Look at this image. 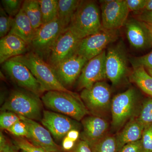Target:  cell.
<instances>
[{"label": "cell", "instance_id": "cell-4", "mask_svg": "<svg viewBox=\"0 0 152 152\" xmlns=\"http://www.w3.org/2000/svg\"><path fill=\"white\" fill-rule=\"evenodd\" d=\"M42 101L32 93L14 91L3 104L1 111H10L18 115L34 120L40 119L42 113Z\"/></svg>", "mask_w": 152, "mask_h": 152}, {"label": "cell", "instance_id": "cell-25", "mask_svg": "<svg viewBox=\"0 0 152 152\" xmlns=\"http://www.w3.org/2000/svg\"><path fill=\"white\" fill-rule=\"evenodd\" d=\"M42 13L43 24L55 20L58 15V1L39 0Z\"/></svg>", "mask_w": 152, "mask_h": 152}, {"label": "cell", "instance_id": "cell-8", "mask_svg": "<svg viewBox=\"0 0 152 152\" xmlns=\"http://www.w3.org/2000/svg\"><path fill=\"white\" fill-rule=\"evenodd\" d=\"M128 58L122 42L110 47L106 53L107 78L114 86L119 84L127 73Z\"/></svg>", "mask_w": 152, "mask_h": 152}, {"label": "cell", "instance_id": "cell-32", "mask_svg": "<svg viewBox=\"0 0 152 152\" xmlns=\"http://www.w3.org/2000/svg\"><path fill=\"white\" fill-rule=\"evenodd\" d=\"M14 143L18 148L27 152H48L33 145L26 139L22 137L16 138L14 141Z\"/></svg>", "mask_w": 152, "mask_h": 152}, {"label": "cell", "instance_id": "cell-33", "mask_svg": "<svg viewBox=\"0 0 152 152\" xmlns=\"http://www.w3.org/2000/svg\"><path fill=\"white\" fill-rule=\"evenodd\" d=\"M7 131L16 137H25L26 139H28L29 137V132L27 126L21 120L17 122Z\"/></svg>", "mask_w": 152, "mask_h": 152}, {"label": "cell", "instance_id": "cell-17", "mask_svg": "<svg viewBox=\"0 0 152 152\" xmlns=\"http://www.w3.org/2000/svg\"><path fill=\"white\" fill-rule=\"evenodd\" d=\"M126 33L130 44L136 49H144L152 45V37L145 23L137 19L126 23Z\"/></svg>", "mask_w": 152, "mask_h": 152}, {"label": "cell", "instance_id": "cell-22", "mask_svg": "<svg viewBox=\"0 0 152 152\" xmlns=\"http://www.w3.org/2000/svg\"><path fill=\"white\" fill-rule=\"evenodd\" d=\"M80 2L79 0H59L58 18L66 29L69 27Z\"/></svg>", "mask_w": 152, "mask_h": 152}, {"label": "cell", "instance_id": "cell-18", "mask_svg": "<svg viewBox=\"0 0 152 152\" xmlns=\"http://www.w3.org/2000/svg\"><path fill=\"white\" fill-rule=\"evenodd\" d=\"M82 124L83 128L82 139L91 148L103 138L108 129V124L105 120L97 116L85 118Z\"/></svg>", "mask_w": 152, "mask_h": 152}, {"label": "cell", "instance_id": "cell-20", "mask_svg": "<svg viewBox=\"0 0 152 152\" xmlns=\"http://www.w3.org/2000/svg\"><path fill=\"white\" fill-rule=\"evenodd\" d=\"M36 31L21 9L14 18L12 26L9 34L18 36L30 45L34 37Z\"/></svg>", "mask_w": 152, "mask_h": 152}, {"label": "cell", "instance_id": "cell-42", "mask_svg": "<svg viewBox=\"0 0 152 152\" xmlns=\"http://www.w3.org/2000/svg\"><path fill=\"white\" fill-rule=\"evenodd\" d=\"M7 141H6L5 137L3 134V133L1 132L0 133V150L2 149L7 145Z\"/></svg>", "mask_w": 152, "mask_h": 152}, {"label": "cell", "instance_id": "cell-44", "mask_svg": "<svg viewBox=\"0 0 152 152\" xmlns=\"http://www.w3.org/2000/svg\"><path fill=\"white\" fill-rule=\"evenodd\" d=\"M145 23L146 26L147 28L148 29L149 31L150 34L152 37V24H151Z\"/></svg>", "mask_w": 152, "mask_h": 152}, {"label": "cell", "instance_id": "cell-40", "mask_svg": "<svg viewBox=\"0 0 152 152\" xmlns=\"http://www.w3.org/2000/svg\"><path fill=\"white\" fill-rule=\"evenodd\" d=\"M79 135L80 134L77 130L73 129L69 132L66 136L75 142L78 139Z\"/></svg>", "mask_w": 152, "mask_h": 152}, {"label": "cell", "instance_id": "cell-37", "mask_svg": "<svg viewBox=\"0 0 152 152\" xmlns=\"http://www.w3.org/2000/svg\"><path fill=\"white\" fill-rule=\"evenodd\" d=\"M66 152H93V151L90 145L82 140L75 145L70 151Z\"/></svg>", "mask_w": 152, "mask_h": 152}, {"label": "cell", "instance_id": "cell-27", "mask_svg": "<svg viewBox=\"0 0 152 152\" xmlns=\"http://www.w3.org/2000/svg\"><path fill=\"white\" fill-rule=\"evenodd\" d=\"M137 119L144 128L152 125V99H148L144 102Z\"/></svg>", "mask_w": 152, "mask_h": 152}, {"label": "cell", "instance_id": "cell-5", "mask_svg": "<svg viewBox=\"0 0 152 152\" xmlns=\"http://www.w3.org/2000/svg\"><path fill=\"white\" fill-rule=\"evenodd\" d=\"M80 97L89 112L94 116L100 117L111 107V91L109 85L103 81L82 90Z\"/></svg>", "mask_w": 152, "mask_h": 152}, {"label": "cell", "instance_id": "cell-2", "mask_svg": "<svg viewBox=\"0 0 152 152\" xmlns=\"http://www.w3.org/2000/svg\"><path fill=\"white\" fill-rule=\"evenodd\" d=\"M101 12L93 1H81L67 28L80 39L99 31L102 28Z\"/></svg>", "mask_w": 152, "mask_h": 152}, {"label": "cell", "instance_id": "cell-39", "mask_svg": "<svg viewBox=\"0 0 152 152\" xmlns=\"http://www.w3.org/2000/svg\"><path fill=\"white\" fill-rule=\"evenodd\" d=\"M75 142L70 139L66 136L63 140L62 148L66 152L70 151L75 147Z\"/></svg>", "mask_w": 152, "mask_h": 152}, {"label": "cell", "instance_id": "cell-45", "mask_svg": "<svg viewBox=\"0 0 152 152\" xmlns=\"http://www.w3.org/2000/svg\"><path fill=\"white\" fill-rule=\"evenodd\" d=\"M148 73L152 77V70L148 69Z\"/></svg>", "mask_w": 152, "mask_h": 152}, {"label": "cell", "instance_id": "cell-46", "mask_svg": "<svg viewBox=\"0 0 152 152\" xmlns=\"http://www.w3.org/2000/svg\"><path fill=\"white\" fill-rule=\"evenodd\" d=\"M22 152H27L25 151H22Z\"/></svg>", "mask_w": 152, "mask_h": 152}, {"label": "cell", "instance_id": "cell-31", "mask_svg": "<svg viewBox=\"0 0 152 152\" xmlns=\"http://www.w3.org/2000/svg\"><path fill=\"white\" fill-rule=\"evenodd\" d=\"M129 61L134 68L143 66L152 70V50L142 56L131 58Z\"/></svg>", "mask_w": 152, "mask_h": 152}, {"label": "cell", "instance_id": "cell-43", "mask_svg": "<svg viewBox=\"0 0 152 152\" xmlns=\"http://www.w3.org/2000/svg\"><path fill=\"white\" fill-rule=\"evenodd\" d=\"M145 10L146 11L152 10V0H147Z\"/></svg>", "mask_w": 152, "mask_h": 152}, {"label": "cell", "instance_id": "cell-24", "mask_svg": "<svg viewBox=\"0 0 152 152\" xmlns=\"http://www.w3.org/2000/svg\"><path fill=\"white\" fill-rule=\"evenodd\" d=\"M130 80L144 92L152 96V77L143 66L134 68Z\"/></svg>", "mask_w": 152, "mask_h": 152}, {"label": "cell", "instance_id": "cell-12", "mask_svg": "<svg viewBox=\"0 0 152 152\" xmlns=\"http://www.w3.org/2000/svg\"><path fill=\"white\" fill-rule=\"evenodd\" d=\"M80 39L69 29L65 30L48 55L49 64L54 66L75 54Z\"/></svg>", "mask_w": 152, "mask_h": 152}, {"label": "cell", "instance_id": "cell-26", "mask_svg": "<svg viewBox=\"0 0 152 152\" xmlns=\"http://www.w3.org/2000/svg\"><path fill=\"white\" fill-rule=\"evenodd\" d=\"M91 148L93 152H118L116 140L113 136H105Z\"/></svg>", "mask_w": 152, "mask_h": 152}, {"label": "cell", "instance_id": "cell-15", "mask_svg": "<svg viewBox=\"0 0 152 152\" xmlns=\"http://www.w3.org/2000/svg\"><path fill=\"white\" fill-rule=\"evenodd\" d=\"M42 124L57 140H62L70 131L78 129L77 122L64 115L51 111H44Z\"/></svg>", "mask_w": 152, "mask_h": 152}, {"label": "cell", "instance_id": "cell-3", "mask_svg": "<svg viewBox=\"0 0 152 152\" xmlns=\"http://www.w3.org/2000/svg\"><path fill=\"white\" fill-rule=\"evenodd\" d=\"M28 68L39 83L44 92L59 91L72 93L59 81L52 66L34 52L16 57Z\"/></svg>", "mask_w": 152, "mask_h": 152}, {"label": "cell", "instance_id": "cell-7", "mask_svg": "<svg viewBox=\"0 0 152 152\" xmlns=\"http://www.w3.org/2000/svg\"><path fill=\"white\" fill-rule=\"evenodd\" d=\"M2 68L19 86L39 97L44 93L28 68L16 57L3 63Z\"/></svg>", "mask_w": 152, "mask_h": 152}, {"label": "cell", "instance_id": "cell-36", "mask_svg": "<svg viewBox=\"0 0 152 152\" xmlns=\"http://www.w3.org/2000/svg\"><path fill=\"white\" fill-rule=\"evenodd\" d=\"M130 11H138L145 10L147 0H126Z\"/></svg>", "mask_w": 152, "mask_h": 152}, {"label": "cell", "instance_id": "cell-41", "mask_svg": "<svg viewBox=\"0 0 152 152\" xmlns=\"http://www.w3.org/2000/svg\"><path fill=\"white\" fill-rule=\"evenodd\" d=\"M0 152H17L13 147L8 143H7L5 146L0 150Z\"/></svg>", "mask_w": 152, "mask_h": 152}, {"label": "cell", "instance_id": "cell-1", "mask_svg": "<svg viewBox=\"0 0 152 152\" xmlns=\"http://www.w3.org/2000/svg\"><path fill=\"white\" fill-rule=\"evenodd\" d=\"M42 101L51 111L62 114L77 121L83 120L89 113L80 97L73 92H46L42 96Z\"/></svg>", "mask_w": 152, "mask_h": 152}, {"label": "cell", "instance_id": "cell-29", "mask_svg": "<svg viewBox=\"0 0 152 152\" xmlns=\"http://www.w3.org/2000/svg\"><path fill=\"white\" fill-rule=\"evenodd\" d=\"M18 115L10 111H2L0 115V126L3 130H7L15 123L20 121Z\"/></svg>", "mask_w": 152, "mask_h": 152}, {"label": "cell", "instance_id": "cell-6", "mask_svg": "<svg viewBox=\"0 0 152 152\" xmlns=\"http://www.w3.org/2000/svg\"><path fill=\"white\" fill-rule=\"evenodd\" d=\"M120 34L118 30H107L102 28L96 34L80 39L75 53L88 61L100 54L109 44L115 42Z\"/></svg>", "mask_w": 152, "mask_h": 152}, {"label": "cell", "instance_id": "cell-21", "mask_svg": "<svg viewBox=\"0 0 152 152\" xmlns=\"http://www.w3.org/2000/svg\"><path fill=\"white\" fill-rule=\"evenodd\" d=\"M144 128L137 119L128 123L115 137L118 152L126 144L141 140Z\"/></svg>", "mask_w": 152, "mask_h": 152}, {"label": "cell", "instance_id": "cell-30", "mask_svg": "<svg viewBox=\"0 0 152 152\" xmlns=\"http://www.w3.org/2000/svg\"><path fill=\"white\" fill-rule=\"evenodd\" d=\"M1 3L7 15L15 18L20 11L23 1L20 0H2Z\"/></svg>", "mask_w": 152, "mask_h": 152}, {"label": "cell", "instance_id": "cell-10", "mask_svg": "<svg viewBox=\"0 0 152 152\" xmlns=\"http://www.w3.org/2000/svg\"><path fill=\"white\" fill-rule=\"evenodd\" d=\"M102 27L118 30L126 24L129 13L126 0L100 1Z\"/></svg>", "mask_w": 152, "mask_h": 152}, {"label": "cell", "instance_id": "cell-16", "mask_svg": "<svg viewBox=\"0 0 152 152\" xmlns=\"http://www.w3.org/2000/svg\"><path fill=\"white\" fill-rule=\"evenodd\" d=\"M19 116L27 126L29 141L48 152H61V148L54 141L51 133L46 128L35 121Z\"/></svg>", "mask_w": 152, "mask_h": 152}, {"label": "cell", "instance_id": "cell-23", "mask_svg": "<svg viewBox=\"0 0 152 152\" xmlns=\"http://www.w3.org/2000/svg\"><path fill=\"white\" fill-rule=\"evenodd\" d=\"M22 10L29 19L35 30L43 25L39 0H26L23 1Z\"/></svg>", "mask_w": 152, "mask_h": 152}, {"label": "cell", "instance_id": "cell-38", "mask_svg": "<svg viewBox=\"0 0 152 152\" xmlns=\"http://www.w3.org/2000/svg\"><path fill=\"white\" fill-rule=\"evenodd\" d=\"M139 20L152 24V10H145L138 17Z\"/></svg>", "mask_w": 152, "mask_h": 152}, {"label": "cell", "instance_id": "cell-28", "mask_svg": "<svg viewBox=\"0 0 152 152\" xmlns=\"http://www.w3.org/2000/svg\"><path fill=\"white\" fill-rule=\"evenodd\" d=\"M14 18L10 16L1 7L0 9V37H4L10 31Z\"/></svg>", "mask_w": 152, "mask_h": 152}, {"label": "cell", "instance_id": "cell-14", "mask_svg": "<svg viewBox=\"0 0 152 152\" xmlns=\"http://www.w3.org/2000/svg\"><path fill=\"white\" fill-rule=\"evenodd\" d=\"M88 61L84 57L75 54L52 67L61 83L68 89L77 80Z\"/></svg>", "mask_w": 152, "mask_h": 152}, {"label": "cell", "instance_id": "cell-13", "mask_svg": "<svg viewBox=\"0 0 152 152\" xmlns=\"http://www.w3.org/2000/svg\"><path fill=\"white\" fill-rule=\"evenodd\" d=\"M106 57V52L104 50L100 54L88 61L77 80L78 89L89 88L96 83L102 81L107 78Z\"/></svg>", "mask_w": 152, "mask_h": 152}, {"label": "cell", "instance_id": "cell-19", "mask_svg": "<svg viewBox=\"0 0 152 152\" xmlns=\"http://www.w3.org/2000/svg\"><path fill=\"white\" fill-rule=\"evenodd\" d=\"M29 45L18 36L9 34L0 40V63L25 54Z\"/></svg>", "mask_w": 152, "mask_h": 152}, {"label": "cell", "instance_id": "cell-9", "mask_svg": "<svg viewBox=\"0 0 152 152\" xmlns=\"http://www.w3.org/2000/svg\"><path fill=\"white\" fill-rule=\"evenodd\" d=\"M137 95L135 90L130 88L116 95L111 105L112 125L116 129L122 126L132 115L135 109Z\"/></svg>", "mask_w": 152, "mask_h": 152}, {"label": "cell", "instance_id": "cell-35", "mask_svg": "<svg viewBox=\"0 0 152 152\" xmlns=\"http://www.w3.org/2000/svg\"><path fill=\"white\" fill-rule=\"evenodd\" d=\"M118 152H143L141 140L126 144Z\"/></svg>", "mask_w": 152, "mask_h": 152}, {"label": "cell", "instance_id": "cell-34", "mask_svg": "<svg viewBox=\"0 0 152 152\" xmlns=\"http://www.w3.org/2000/svg\"><path fill=\"white\" fill-rule=\"evenodd\" d=\"M141 140L143 152H152V125L144 128Z\"/></svg>", "mask_w": 152, "mask_h": 152}, {"label": "cell", "instance_id": "cell-11", "mask_svg": "<svg viewBox=\"0 0 152 152\" xmlns=\"http://www.w3.org/2000/svg\"><path fill=\"white\" fill-rule=\"evenodd\" d=\"M66 29L59 19L57 18L37 29L30 45L34 52L40 55L48 56L57 39Z\"/></svg>", "mask_w": 152, "mask_h": 152}]
</instances>
